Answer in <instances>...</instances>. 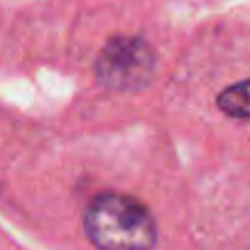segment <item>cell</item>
Instances as JSON below:
<instances>
[{"mask_svg": "<svg viewBox=\"0 0 250 250\" xmlns=\"http://www.w3.org/2000/svg\"><path fill=\"white\" fill-rule=\"evenodd\" d=\"M83 228L98 250H152L157 243V223L150 208L120 191H101L91 199Z\"/></svg>", "mask_w": 250, "mask_h": 250, "instance_id": "obj_1", "label": "cell"}, {"mask_svg": "<svg viewBox=\"0 0 250 250\" xmlns=\"http://www.w3.org/2000/svg\"><path fill=\"white\" fill-rule=\"evenodd\" d=\"M155 52L143 37L118 35L96 59V79L110 91H140L152 81Z\"/></svg>", "mask_w": 250, "mask_h": 250, "instance_id": "obj_2", "label": "cell"}, {"mask_svg": "<svg viewBox=\"0 0 250 250\" xmlns=\"http://www.w3.org/2000/svg\"><path fill=\"white\" fill-rule=\"evenodd\" d=\"M218 108L230 118L250 120V79L223 88L218 96Z\"/></svg>", "mask_w": 250, "mask_h": 250, "instance_id": "obj_3", "label": "cell"}]
</instances>
